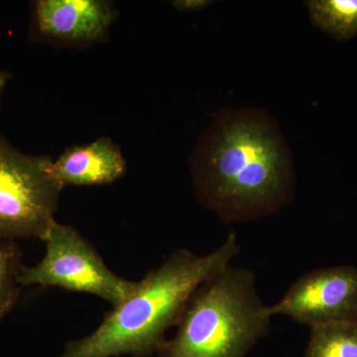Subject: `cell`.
<instances>
[{
    "label": "cell",
    "instance_id": "cell-1",
    "mask_svg": "<svg viewBox=\"0 0 357 357\" xmlns=\"http://www.w3.org/2000/svg\"><path fill=\"white\" fill-rule=\"evenodd\" d=\"M213 119L190 160L199 203L227 223L268 217L292 203V153L273 117L244 107Z\"/></svg>",
    "mask_w": 357,
    "mask_h": 357
},
{
    "label": "cell",
    "instance_id": "cell-2",
    "mask_svg": "<svg viewBox=\"0 0 357 357\" xmlns=\"http://www.w3.org/2000/svg\"><path fill=\"white\" fill-rule=\"evenodd\" d=\"M236 231L217 249L198 255L178 249L138 282L132 295L105 314L91 335L72 340L59 357H147L162 349L190 298L239 253Z\"/></svg>",
    "mask_w": 357,
    "mask_h": 357
},
{
    "label": "cell",
    "instance_id": "cell-3",
    "mask_svg": "<svg viewBox=\"0 0 357 357\" xmlns=\"http://www.w3.org/2000/svg\"><path fill=\"white\" fill-rule=\"evenodd\" d=\"M269 306L248 268H223L190 298L158 357H246L269 333Z\"/></svg>",
    "mask_w": 357,
    "mask_h": 357
},
{
    "label": "cell",
    "instance_id": "cell-4",
    "mask_svg": "<svg viewBox=\"0 0 357 357\" xmlns=\"http://www.w3.org/2000/svg\"><path fill=\"white\" fill-rule=\"evenodd\" d=\"M52 162L18 151L0 136V239L43 241L64 189L52 176Z\"/></svg>",
    "mask_w": 357,
    "mask_h": 357
},
{
    "label": "cell",
    "instance_id": "cell-5",
    "mask_svg": "<svg viewBox=\"0 0 357 357\" xmlns=\"http://www.w3.org/2000/svg\"><path fill=\"white\" fill-rule=\"evenodd\" d=\"M45 255L34 266H23L21 287H57L86 293L107 301L112 307L132 295L138 282L114 273L93 246L76 229L56 220L43 239Z\"/></svg>",
    "mask_w": 357,
    "mask_h": 357
},
{
    "label": "cell",
    "instance_id": "cell-6",
    "mask_svg": "<svg viewBox=\"0 0 357 357\" xmlns=\"http://www.w3.org/2000/svg\"><path fill=\"white\" fill-rule=\"evenodd\" d=\"M272 316L316 326L357 323V267L340 265L312 270L297 279L276 304Z\"/></svg>",
    "mask_w": 357,
    "mask_h": 357
},
{
    "label": "cell",
    "instance_id": "cell-7",
    "mask_svg": "<svg viewBox=\"0 0 357 357\" xmlns=\"http://www.w3.org/2000/svg\"><path fill=\"white\" fill-rule=\"evenodd\" d=\"M115 16L114 4L105 0H39L29 36L63 46L93 44L107 36Z\"/></svg>",
    "mask_w": 357,
    "mask_h": 357
},
{
    "label": "cell",
    "instance_id": "cell-8",
    "mask_svg": "<svg viewBox=\"0 0 357 357\" xmlns=\"http://www.w3.org/2000/svg\"><path fill=\"white\" fill-rule=\"evenodd\" d=\"M52 176L66 185L112 184L123 177L126 161L121 148L110 138H98L89 144L68 148L52 162Z\"/></svg>",
    "mask_w": 357,
    "mask_h": 357
},
{
    "label": "cell",
    "instance_id": "cell-9",
    "mask_svg": "<svg viewBox=\"0 0 357 357\" xmlns=\"http://www.w3.org/2000/svg\"><path fill=\"white\" fill-rule=\"evenodd\" d=\"M312 23L337 41L357 35V0L305 1Z\"/></svg>",
    "mask_w": 357,
    "mask_h": 357
},
{
    "label": "cell",
    "instance_id": "cell-10",
    "mask_svg": "<svg viewBox=\"0 0 357 357\" xmlns=\"http://www.w3.org/2000/svg\"><path fill=\"white\" fill-rule=\"evenodd\" d=\"M304 357H357V323L312 328Z\"/></svg>",
    "mask_w": 357,
    "mask_h": 357
},
{
    "label": "cell",
    "instance_id": "cell-11",
    "mask_svg": "<svg viewBox=\"0 0 357 357\" xmlns=\"http://www.w3.org/2000/svg\"><path fill=\"white\" fill-rule=\"evenodd\" d=\"M22 265V251L15 241L0 239V323L20 299L18 275Z\"/></svg>",
    "mask_w": 357,
    "mask_h": 357
},
{
    "label": "cell",
    "instance_id": "cell-12",
    "mask_svg": "<svg viewBox=\"0 0 357 357\" xmlns=\"http://www.w3.org/2000/svg\"><path fill=\"white\" fill-rule=\"evenodd\" d=\"M213 3L211 0H175L172 2L173 6L183 13L203 10Z\"/></svg>",
    "mask_w": 357,
    "mask_h": 357
},
{
    "label": "cell",
    "instance_id": "cell-13",
    "mask_svg": "<svg viewBox=\"0 0 357 357\" xmlns=\"http://www.w3.org/2000/svg\"><path fill=\"white\" fill-rule=\"evenodd\" d=\"M10 77V74H8L6 70H0V100H1L2 93H3L4 89H6Z\"/></svg>",
    "mask_w": 357,
    "mask_h": 357
}]
</instances>
